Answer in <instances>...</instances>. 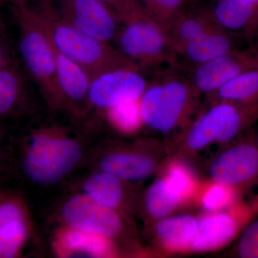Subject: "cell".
I'll return each mask as SVG.
<instances>
[{"instance_id":"obj_3","label":"cell","mask_w":258,"mask_h":258,"mask_svg":"<svg viewBox=\"0 0 258 258\" xmlns=\"http://www.w3.org/2000/svg\"><path fill=\"white\" fill-rule=\"evenodd\" d=\"M66 192L51 210L50 224L106 237L116 242L125 252L137 250L139 244L134 220L86 194Z\"/></svg>"},{"instance_id":"obj_8","label":"cell","mask_w":258,"mask_h":258,"mask_svg":"<svg viewBox=\"0 0 258 258\" xmlns=\"http://www.w3.org/2000/svg\"><path fill=\"white\" fill-rule=\"evenodd\" d=\"M210 106L184 136L182 145L188 154H195L212 144L230 143L258 121V105L218 102Z\"/></svg>"},{"instance_id":"obj_4","label":"cell","mask_w":258,"mask_h":258,"mask_svg":"<svg viewBox=\"0 0 258 258\" xmlns=\"http://www.w3.org/2000/svg\"><path fill=\"white\" fill-rule=\"evenodd\" d=\"M33 10L56 49L84 70L91 80L112 70L138 68L113 45L86 35L64 22L49 0H42L40 8Z\"/></svg>"},{"instance_id":"obj_11","label":"cell","mask_w":258,"mask_h":258,"mask_svg":"<svg viewBox=\"0 0 258 258\" xmlns=\"http://www.w3.org/2000/svg\"><path fill=\"white\" fill-rule=\"evenodd\" d=\"M147 74L138 68L112 70L91 80L88 94L87 113L101 115L112 107L139 101L147 87Z\"/></svg>"},{"instance_id":"obj_17","label":"cell","mask_w":258,"mask_h":258,"mask_svg":"<svg viewBox=\"0 0 258 258\" xmlns=\"http://www.w3.org/2000/svg\"><path fill=\"white\" fill-rule=\"evenodd\" d=\"M242 39L223 30L207 34L186 42L176 49V58L180 69L189 71L232 51L242 48Z\"/></svg>"},{"instance_id":"obj_20","label":"cell","mask_w":258,"mask_h":258,"mask_svg":"<svg viewBox=\"0 0 258 258\" xmlns=\"http://www.w3.org/2000/svg\"><path fill=\"white\" fill-rule=\"evenodd\" d=\"M182 201L168 183L159 177L141 195L138 213L148 222H157L171 215Z\"/></svg>"},{"instance_id":"obj_28","label":"cell","mask_w":258,"mask_h":258,"mask_svg":"<svg viewBox=\"0 0 258 258\" xmlns=\"http://www.w3.org/2000/svg\"><path fill=\"white\" fill-rule=\"evenodd\" d=\"M111 8L118 17L120 23L146 15L136 0H97Z\"/></svg>"},{"instance_id":"obj_16","label":"cell","mask_w":258,"mask_h":258,"mask_svg":"<svg viewBox=\"0 0 258 258\" xmlns=\"http://www.w3.org/2000/svg\"><path fill=\"white\" fill-rule=\"evenodd\" d=\"M209 9L227 33L248 42L258 35V5L252 0H214Z\"/></svg>"},{"instance_id":"obj_10","label":"cell","mask_w":258,"mask_h":258,"mask_svg":"<svg viewBox=\"0 0 258 258\" xmlns=\"http://www.w3.org/2000/svg\"><path fill=\"white\" fill-rule=\"evenodd\" d=\"M66 191H80L133 220L138 214L141 195L136 183L101 171L75 174L66 184Z\"/></svg>"},{"instance_id":"obj_1","label":"cell","mask_w":258,"mask_h":258,"mask_svg":"<svg viewBox=\"0 0 258 258\" xmlns=\"http://www.w3.org/2000/svg\"><path fill=\"white\" fill-rule=\"evenodd\" d=\"M96 127L72 126L55 120L29 126L15 145V159L24 179L38 189L64 186L77 171L93 144Z\"/></svg>"},{"instance_id":"obj_34","label":"cell","mask_w":258,"mask_h":258,"mask_svg":"<svg viewBox=\"0 0 258 258\" xmlns=\"http://www.w3.org/2000/svg\"><path fill=\"white\" fill-rule=\"evenodd\" d=\"M252 1L258 5V0H252Z\"/></svg>"},{"instance_id":"obj_21","label":"cell","mask_w":258,"mask_h":258,"mask_svg":"<svg viewBox=\"0 0 258 258\" xmlns=\"http://www.w3.org/2000/svg\"><path fill=\"white\" fill-rule=\"evenodd\" d=\"M205 97L209 105L218 102L246 106L258 105V69L239 75Z\"/></svg>"},{"instance_id":"obj_9","label":"cell","mask_w":258,"mask_h":258,"mask_svg":"<svg viewBox=\"0 0 258 258\" xmlns=\"http://www.w3.org/2000/svg\"><path fill=\"white\" fill-rule=\"evenodd\" d=\"M212 181L242 192L258 181V149L252 128L226 144L209 167Z\"/></svg>"},{"instance_id":"obj_18","label":"cell","mask_w":258,"mask_h":258,"mask_svg":"<svg viewBox=\"0 0 258 258\" xmlns=\"http://www.w3.org/2000/svg\"><path fill=\"white\" fill-rule=\"evenodd\" d=\"M23 75L12 62L0 71V118L37 111Z\"/></svg>"},{"instance_id":"obj_35","label":"cell","mask_w":258,"mask_h":258,"mask_svg":"<svg viewBox=\"0 0 258 258\" xmlns=\"http://www.w3.org/2000/svg\"><path fill=\"white\" fill-rule=\"evenodd\" d=\"M1 2H3V0H0V3H1Z\"/></svg>"},{"instance_id":"obj_31","label":"cell","mask_w":258,"mask_h":258,"mask_svg":"<svg viewBox=\"0 0 258 258\" xmlns=\"http://www.w3.org/2000/svg\"><path fill=\"white\" fill-rule=\"evenodd\" d=\"M4 154L5 153L3 152V147H2L1 144H0V170L3 169V161H4Z\"/></svg>"},{"instance_id":"obj_27","label":"cell","mask_w":258,"mask_h":258,"mask_svg":"<svg viewBox=\"0 0 258 258\" xmlns=\"http://www.w3.org/2000/svg\"><path fill=\"white\" fill-rule=\"evenodd\" d=\"M232 252L236 257L258 258V220L244 227Z\"/></svg>"},{"instance_id":"obj_13","label":"cell","mask_w":258,"mask_h":258,"mask_svg":"<svg viewBox=\"0 0 258 258\" xmlns=\"http://www.w3.org/2000/svg\"><path fill=\"white\" fill-rule=\"evenodd\" d=\"M57 15L73 28L106 43H113L120 27L114 12L97 0H59Z\"/></svg>"},{"instance_id":"obj_29","label":"cell","mask_w":258,"mask_h":258,"mask_svg":"<svg viewBox=\"0 0 258 258\" xmlns=\"http://www.w3.org/2000/svg\"><path fill=\"white\" fill-rule=\"evenodd\" d=\"M12 62L13 61L11 60L9 47L4 39L0 36V71Z\"/></svg>"},{"instance_id":"obj_30","label":"cell","mask_w":258,"mask_h":258,"mask_svg":"<svg viewBox=\"0 0 258 258\" xmlns=\"http://www.w3.org/2000/svg\"><path fill=\"white\" fill-rule=\"evenodd\" d=\"M3 1L10 2L15 5V8H19V7L26 6L28 0H3Z\"/></svg>"},{"instance_id":"obj_32","label":"cell","mask_w":258,"mask_h":258,"mask_svg":"<svg viewBox=\"0 0 258 258\" xmlns=\"http://www.w3.org/2000/svg\"><path fill=\"white\" fill-rule=\"evenodd\" d=\"M3 32H4V25L0 19V36H3Z\"/></svg>"},{"instance_id":"obj_24","label":"cell","mask_w":258,"mask_h":258,"mask_svg":"<svg viewBox=\"0 0 258 258\" xmlns=\"http://www.w3.org/2000/svg\"><path fill=\"white\" fill-rule=\"evenodd\" d=\"M149 18L164 30L188 8L189 0H136Z\"/></svg>"},{"instance_id":"obj_15","label":"cell","mask_w":258,"mask_h":258,"mask_svg":"<svg viewBox=\"0 0 258 258\" xmlns=\"http://www.w3.org/2000/svg\"><path fill=\"white\" fill-rule=\"evenodd\" d=\"M51 253L56 257L106 258L126 254L114 241L64 225H52Z\"/></svg>"},{"instance_id":"obj_6","label":"cell","mask_w":258,"mask_h":258,"mask_svg":"<svg viewBox=\"0 0 258 258\" xmlns=\"http://www.w3.org/2000/svg\"><path fill=\"white\" fill-rule=\"evenodd\" d=\"M161 144L156 139L144 137L130 142L98 139L88 152L80 170L104 171L137 184L149 179L159 169Z\"/></svg>"},{"instance_id":"obj_2","label":"cell","mask_w":258,"mask_h":258,"mask_svg":"<svg viewBox=\"0 0 258 258\" xmlns=\"http://www.w3.org/2000/svg\"><path fill=\"white\" fill-rule=\"evenodd\" d=\"M201 96L188 71L180 68L151 76L139 100L143 127L167 135L186 126Z\"/></svg>"},{"instance_id":"obj_25","label":"cell","mask_w":258,"mask_h":258,"mask_svg":"<svg viewBox=\"0 0 258 258\" xmlns=\"http://www.w3.org/2000/svg\"><path fill=\"white\" fill-rule=\"evenodd\" d=\"M239 194L230 186L214 182L204 194L202 205L208 211L217 212L233 204Z\"/></svg>"},{"instance_id":"obj_5","label":"cell","mask_w":258,"mask_h":258,"mask_svg":"<svg viewBox=\"0 0 258 258\" xmlns=\"http://www.w3.org/2000/svg\"><path fill=\"white\" fill-rule=\"evenodd\" d=\"M15 15L19 30V49L25 69L49 111L68 113L57 82L50 38L35 11L28 5L15 8Z\"/></svg>"},{"instance_id":"obj_14","label":"cell","mask_w":258,"mask_h":258,"mask_svg":"<svg viewBox=\"0 0 258 258\" xmlns=\"http://www.w3.org/2000/svg\"><path fill=\"white\" fill-rule=\"evenodd\" d=\"M258 69V47H242L190 70V79L200 94L207 96L239 75Z\"/></svg>"},{"instance_id":"obj_7","label":"cell","mask_w":258,"mask_h":258,"mask_svg":"<svg viewBox=\"0 0 258 258\" xmlns=\"http://www.w3.org/2000/svg\"><path fill=\"white\" fill-rule=\"evenodd\" d=\"M113 43L125 58L151 76L179 68L165 30L147 15L120 23Z\"/></svg>"},{"instance_id":"obj_23","label":"cell","mask_w":258,"mask_h":258,"mask_svg":"<svg viewBox=\"0 0 258 258\" xmlns=\"http://www.w3.org/2000/svg\"><path fill=\"white\" fill-rule=\"evenodd\" d=\"M101 115L111 128L122 135H134L143 128L139 101L120 103Z\"/></svg>"},{"instance_id":"obj_19","label":"cell","mask_w":258,"mask_h":258,"mask_svg":"<svg viewBox=\"0 0 258 258\" xmlns=\"http://www.w3.org/2000/svg\"><path fill=\"white\" fill-rule=\"evenodd\" d=\"M189 8L165 30L174 50L207 34L222 30L209 8L194 10Z\"/></svg>"},{"instance_id":"obj_33","label":"cell","mask_w":258,"mask_h":258,"mask_svg":"<svg viewBox=\"0 0 258 258\" xmlns=\"http://www.w3.org/2000/svg\"><path fill=\"white\" fill-rule=\"evenodd\" d=\"M254 137H255L256 145H257L258 149V129L257 130V132H254Z\"/></svg>"},{"instance_id":"obj_12","label":"cell","mask_w":258,"mask_h":258,"mask_svg":"<svg viewBox=\"0 0 258 258\" xmlns=\"http://www.w3.org/2000/svg\"><path fill=\"white\" fill-rule=\"evenodd\" d=\"M37 238L27 199L19 191H0V258L21 257Z\"/></svg>"},{"instance_id":"obj_22","label":"cell","mask_w":258,"mask_h":258,"mask_svg":"<svg viewBox=\"0 0 258 258\" xmlns=\"http://www.w3.org/2000/svg\"><path fill=\"white\" fill-rule=\"evenodd\" d=\"M196 222L197 219L191 215L166 217L156 223V237L162 247L169 252L188 250Z\"/></svg>"},{"instance_id":"obj_26","label":"cell","mask_w":258,"mask_h":258,"mask_svg":"<svg viewBox=\"0 0 258 258\" xmlns=\"http://www.w3.org/2000/svg\"><path fill=\"white\" fill-rule=\"evenodd\" d=\"M165 176L171 189L181 200L189 196L195 186V181L189 169L184 164L178 162L171 164Z\"/></svg>"}]
</instances>
